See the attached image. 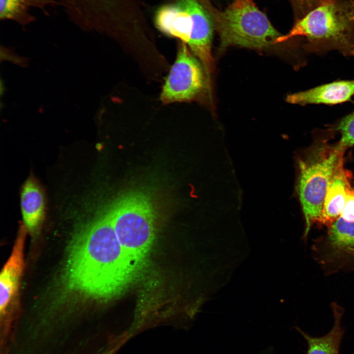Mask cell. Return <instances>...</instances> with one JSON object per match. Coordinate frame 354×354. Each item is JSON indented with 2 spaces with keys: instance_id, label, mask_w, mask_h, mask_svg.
<instances>
[{
  "instance_id": "2e32d148",
  "label": "cell",
  "mask_w": 354,
  "mask_h": 354,
  "mask_svg": "<svg viewBox=\"0 0 354 354\" xmlns=\"http://www.w3.org/2000/svg\"><path fill=\"white\" fill-rule=\"evenodd\" d=\"M328 127L334 133L340 134L337 143L340 148L346 150L354 145V111Z\"/></svg>"
},
{
  "instance_id": "7a4b0ae2",
  "label": "cell",
  "mask_w": 354,
  "mask_h": 354,
  "mask_svg": "<svg viewBox=\"0 0 354 354\" xmlns=\"http://www.w3.org/2000/svg\"><path fill=\"white\" fill-rule=\"evenodd\" d=\"M334 135L329 129L315 133L311 146L295 157V191L305 222L304 237L312 225L320 223L324 197L337 170L344 165L345 150L329 140Z\"/></svg>"
},
{
  "instance_id": "30bf717a",
  "label": "cell",
  "mask_w": 354,
  "mask_h": 354,
  "mask_svg": "<svg viewBox=\"0 0 354 354\" xmlns=\"http://www.w3.org/2000/svg\"><path fill=\"white\" fill-rule=\"evenodd\" d=\"M21 207L24 226L31 235L35 236L41 228L45 213L42 190L32 178L24 184L21 194Z\"/></svg>"
},
{
  "instance_id": "8fae6325",
  "label": "cell",
  "mask_w": 354,
  "mask_h": 354,
  "mask_svg": "<svg viewBox=\"0 0 354 354\" xmlns=\"http://www.w3.org/2000/svg\"><path fill=\"white\" fill-rule=\"evenodd\" d=\"M155 22L157 28L165 34L177 38L186 44L189 41L193 29L192 18L177 3L159 9Z\"/></svg>"
},
{
  "instance_id": "8992f818",
  "label": "cell",
  "mask_w": 354,
  "mask_h": 354,
  "mask_svg": "<svg viewBox=\"0 0 354 354\" xmlns=\"http://www.w3.org/2000/svg\"><path fill=\"white\" fill-rule=\"evenodd\" d=\"M190 51L187 44H179L175 61L162 88V103L197 100L207 86L208 80L203 66Z\"/></svg>"
},
{
  "instance_id": "e0dca14e",
  "label": "cell",
  "mask_w": 354,
  "mask_h": 354,
  "mask_svg": "<svg viewBox=\"0 0 354 354\" xmlns=\"http://www.w3.org/2000/svg\"><path fill=\"white\" fill-rule=\"evenodd\" d=\"M330 0H291L298 20L320 5Z\"/></svg>"
},
{
  "instance_id": "277c9868",
  "label": "cell",
  "mask_w": 354,
  "mask_h": 354,
  "mask_svg": "<svg viewBox=\"0 0 354 354\" xmlns=\"http://www.w3.org/2000/svg\"><path fill=\"white\" fill-rule=\"evenodd\" d=\"M204 5L219 34L220 53L232 46L267 48L277 44V39L282 35L253 0H233L223 11L208 2Z\"/></svg>"
},
{
  "instance_id": "ac0fdd59",
  "label": "cell",
  "mask_w": 354,
  "mask_h": 354,
  "mask_svg": "<svg viewBox=\"0 0 354 354\" xmlns=\"http://www.w3.org/2000/svg\"><path fill=\"white\" fill-rule=\"evenodd\" d=\"M339 217L349 222H354V188L349 186L346 192L344 205Z\"/></svg>"
},
{
  "instance_id": "9a60e30c",
  "label": "cell",
  "mask_w": 354,
  "mask_h": 354,
  "mask_svg": "<svg viewBox=\"0 0 354 354\" xmlns=\"http://www.w3.org/2000/svg\"><path fill=\"white\" fill-rule=\"evenodd\" d=\"M328 241L336 253H354V222L338 217L329 226Z\"/></svg>"
},
{
  "instance_id": "6da1fadb",
  "label": "cell",
  "mask_w": 354,
  "mask_h": 354,
  "mask_svg": "<svg viewBox=\"0 0 354 354\" xmlns=\"http://www.w3.org/2000/svg\"><path fill=\"white\" fill-rule=\"evenodd\" d=\"M139 270L120 245L107 212L74 236L63 283L68 291L83 298L107 300L125 291Z\"/></svg>"
},
{
  "instance_id": "ba28073f",
  "label": "cell",
  "mask_w": 354,
  "mask_h": 354,
  "mask_svg": "<svg viewBox=\"0 0 354 354\" xmlns=\"http://www.w3.org/2000/svg\"><path fill=\"white\" fill-rule=\"evenodd\" d=\"M27 230L21 226L12 252L0 277V312L4 320L16 298L24 265V246Z\"/></svg>"
},
{
  "instance_id": "7c38bea8",
  "label": "cell",
  "mask_w": 354,
  "mask_h": 354,
  "mask_svg": "<svg viewBox=\"0 0 354 354\" xmlns=\"http://www.w3.org/2000/svg\"><path fill=\"white\" fill-rule=\"evenodd\" d=\"M352 179V173L345 169L344 165L337 170L324 197L320 223L328 227L340 216Z\"/></svg>"
},
{
  "instance_id": "52a82bcc",
  "label": "cell",
  "mask_w": 354,
  "mask_h": 354,
  "mask_svg": "<svg viewBox=\"0 0 354 354\" xmlns=\"http://www.w3.org/2000/svg\"><path fill=\"white\" fill-rule=\"evenodd\" d=\"M177 3L192 18V32L187 45L201 62L208 80L213 66L211 47L214 26L211 16L197 0H180Z\"/></svg>"
},
{
  "instance_id": "d6986e66",
  "label": "cell",
  "mask_w": 354,
  "mask_h": 354,
  "mask_svg": "<svg viewBox=\"0 0 354 354\" xmlns=\"http://www.w3.org/2000/svg\"><path fill=\"white\" fill-rule=\"evenodd\" d=\"M123 344L120 340L118 337L115 338V340L113 342L112 347L109 349V351L106 352L104 354H115L121 346Z\"/></svg>"
},
{
  "instance_id": "9c48e42d",
  "label": "cell",
  "mask_w": 354,
  "mask_h": 354,
  "mask_svg": "<svg viewBox=\"0 0 354 354\" xmlns=\"http://www.w3.org/2000/svg\"><path fill=\"white\" fill-rule=\"evenodd\" d=\"M354 96V80H340L288 95L290 103L335 105L351 100Z\"/></svg>"
},
{
  "instance_id": "3957f363",
  "label": "cell",
  "mask_w": 354,
  "mask_h": 354,
  "mask_svg": "<svg viewBox=\"0 0 354 354\" xmlns=\"http://www.w3.org/2000/svg\"><path fill=\"white\" fill-rule=\"evenodd\" d=\"M302 38L303 47L322 55L333 50L345 57L354 56V0H330L296 21L291 30L277 43Z\"/></svg>"
},
{
  "instance_id": "4fadbf2b",
  "label": "cell",
  "mask_w": 354,
  "mask_h": 354,
  "mask_svg": "<svg viewBox=\"0 0 354 354\" xmlns=\"http://www.w3.org/2000/svg\"><path fill=\"white\" fill-rule=\"evenodd\" d=\"M61 4L56 0H0V19L25 26L36 20L31 13L32 9H38L48 15L49 7Z\"/></svg>"
},
{
  "instance_id": "5bb4252c",
  "label": "cell",
  "mask_w": 354,
  "mask_h": 354,
  "mask_svg": "<svg viewBox=\"0 0 354 354\" xmlns=\"http://www.w3.org/2000/svg\"><path fill=\"white\" fill-rule=\"evenodd\" d=\"M334 324L331 330L321 337H313L296 327V330L306 340L307 354H339V349L344 330L341 325L342 310L335 304L332 306Z\"/></svg>"
},
{
  "instance_id": "5b68a950",
  "label": "cell",
  "mask_w": 354,
  "mask_h": 354,
  "mask_svg": "<svg viewBox=\"0 0 354 354\" xmlns=\"http://www.w3.org/2000/svg\"><path fill=\"white\" fill-rule=\"evenodd\" d=\"M122 249L140 269L155 237V215L148 198L133 192L116 201L107 211Z\"/></svg>"
}]
</instances>
